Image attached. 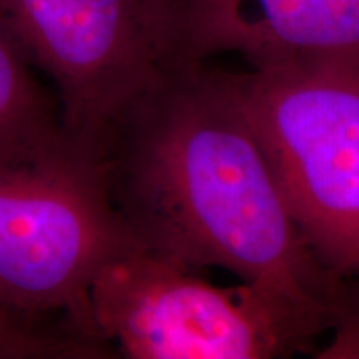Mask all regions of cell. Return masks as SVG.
Segmentation results:
<instances>
[{
	"mask_svg": "<svg viewBox=\"0 0 359 359\" xmlns=\"http://www.w3.org/2000/svg\"><path fill=\"white\" fill-rule=\"evenodd\" d=\"M110 196L142 246L339 323L336 275L313 255L226 74L175 72L125 116L105 155Z\"/></svg>",
	"mask_w": 359,
	"mask_h": 359,
	"instance_id": "1",
	"label": "cell"
},
{
	"mask_svg": "<svg viewBox=\"0 0 359 359\" xmlns=\"http://www.w3.org/2000/svg\"><path fill=\"white\" fill-rule=\"evenodd\" d=\"M137 245L110 196L103 160L62 130L0 151V308L47 321L62 316L102 343L90 286Z\"/></svg>",
	"mask_w": 359,
	"mask_h": 359,
	"instance_id": "2",
	"label": "cell"
},
{
	"mask_svg": "<svg viewBox=\"0 0 359 359\" xmlns=\"http://www.w3.org/2000/svg\"><path fill=\"white\" fill-rule=\"evenodd\" d=\"M296 226L333 275H359V62L228 75Z\"/></svg>",
	"mask_w": 359,
	"mask_h": 359,
	"instance_id": "3",
	"label": "cell"
},
{
	"mask_svg": "<svg viewBox=\"0 0 359 359\" xmlns=\"http://www.w3.org/2000/svg\"><path fill=\"white\" fill-rule=\"evenodd\" d=\"M102 343L132 359H273L303 351L336 320L241 283L222 288L195 268L137 245L88 291Z\"/></svg>",
	"mask_w": 359,
	"mask_h": 359,
	"instance_id": "4",
	"label": "cell"
},
{
	"mask_svg": "<svg viewBox=\"0 0 359 359\" xmlns=\"http://www.w3.org/2000/svg\"><path fill=\"white\" fill-rule=\"evenodd\" d=\"M0 30L55 85L65 137L100 158L133 107L185 69L175 0H0Z\"/></svg>",
	"mask_w": 359,
	"mask_h": 359,
	"instance_id": "5",
	"label": "cell"
},
{
	"mask_svg": "<svg viewBox=\"0 0 359 359\" xmlns=\"http://www.w3.org/2000/svg\"><path fill=\"white\" fill-rule=\"evenodd\" d=\"M175 42L183 67L224 52L253 67L359 62V0H177Z\"/></svg>",
	"mask_w": 359,
	"mask_h": 359,
	"instance_id": "6",
	"label": "cell"
},
{
	"mask_svg": "<svg viewBox=\"0 0 359 359\" xmlns=\"http://www.w3.org/2000/svg\"><path fill=\"white\" fill-rule=\"evenodd\" d=\"M60 116L0 30V151L60 132Z\"/></svg>",
	"mask_w": 359,
	"mask_h": 359,
	"instance_id": "7",
	"label": "cell"
},
{
	"mask_svg": "<svg viewBox=\"0 0 359 359\" xmlns=\"http://www.w3.org/2000/svg\"><path fill=\"white\" fill-rule=\"evenodd\" d=\"M107 348L52 321L0 308V359L103 358Z\"/></svg>",
	"mask_w": 359,
	"mask_h": 359,
	"instance_id": "8",
	"label": "cell"
},
{
	"mask_svg": "<svg viewBox=\"0 0 359 359\" xmlns=\"http://www.w3.org/2000/svg\"><path fill=\"white\" fill-rule=\"evenodd\" d=\"M336 327H338V331H336L334 338L330 341V344H327L325 349H321L318 358H359V316L349 314V316L344 318L343 321H339Z\"/></svg>",
	"mask_w": 359,
	"mask_h": 359,
	"instance_id": "9",
	"label": "cell"
}]
</instances>
